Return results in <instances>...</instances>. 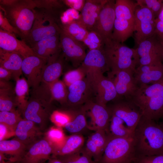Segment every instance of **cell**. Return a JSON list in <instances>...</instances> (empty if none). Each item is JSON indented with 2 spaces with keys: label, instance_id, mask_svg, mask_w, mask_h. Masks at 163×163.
Listing matches in <instances>:
<instances>
[{
  "label": "cell",
  "instance_id": "1",
  "mask_svg": "<svg viewBox=\"0 0 163 163\" xmlns=\"http://www.w3.org/2000/svg\"><path fill=\"white\" fill-rule=\"evenodd\" d=\"M133 138L138 157L163 154V124L142 116Z\"/></svg>",
  "mask_w": 163,
  "mask_h": 163
},
{
  "label": "cell",
  "instance_id": "2",
  "mask_svg": "<svg viewBox=\"0 0 163 163\" xmlns=\"http://www.w3.org/2000/svg\"><path fill=\"white\" fill-rule=\"evenodd\" d=\"M129 100L139 108L143 117L158 120L163 116V78L152 84L139 86Z\"/></svg>",
  "mask_w": 163,
  "mask_h": 163
},
{
  "label": "cell",
  "instance_id": "3",
  "mask_svg": "<svg viewBox=\"0 0 163 163\" xmlns=\"http://www.w3.org/2000/svg\"><path fill=\"white\" fill-rule=\"evenodd\" d=\"M52 101L48 88L40 85L33 89L32 95L21 113L23 118L34 122L44 131L54 111Z\"/></svg>",
  "mask_w": 163,
  "mask_h": 163
},
{
  "label": "cell",
  "instance_id": "4",
  "mask_svg": "<svg viewBox=\"0 0 163 163\" xmlns=\"http://www.w3.org/2000/svg\"><path fill=\"white\" fill-rule=\"evenodd\" d=\"M0 7L10 23L21 34L22 40H24L29 34L36 16L32 0H17L12 5Z\"/></svg>",
  "mask_w": 163,
  "mask_h": 163
},
{
  "label": "cell",
  "instance_id": "5",
  "mask_svg": "<svg viewBox=\"0 0 163 163\" xmlns=\"http://www.w3.org/2000/svg\"><path fill=\"white\" fill-rule=\"evenodd\" d=\"M136 3L130 0H116L115 18L112 39L123 43L134 33Z\"/></svg>",
  "mask_w": 163,
  "mask_h": 163
},
{
  "label": "cell",
  "instance_id": "6",
  "mask_svg": "<svg viewBox=\"0 0 163 163\" xmlns=\"http://www.w3.org/2000/svg\"><path fill=\"white\" fill-rule=\"evenodd\" d=\"M103 48L111 71L128 70L135 72L139 61L135 49L130 48L112 39L106 42Z\"/></svg>",
  "mask_w": 163,
  "mask_h": 163
},
{
  "label": "cell",
  "instance_id": "7",
  "mask_svg": "<svg viewBox=\"0 0 163 163\" xmlns=\"http://www.w3.org/2000/svg\"><path fill=\"white\" fill-rule=\"evenodd\" d=\"M137 158L133 137L110 136L102 156L97 163H133Z\"/></svg>",
  "mask_w": 163,
  "mask_h": 163
},
{
  "label": "cell",
  "instance_id": "8",
  "mask_svg": "<svg viewBox=\"0 0 163 163\" xmlns=\"http://www.w3.org/2000/svg\"><path fill=\"white\" fill-rule=\"evenodd\" d=\"M37 11L36 16L29 34L24 40L31 47L44 38L59 34L61 28L55 14L44 10Z\"/></svg>",
  "mask_w": 163,
  "mask_h": 163
},
{
  "label": "cell",
  "instance_id": "9",
  "mask_svg": "<svg viewBox=\"0 0 163 163\" xmlns=\"http://www.w3.org/2000/svg\"><path fill=\"white\" fill-rule=\"evenodd\" d=\"M135 49L139 58L138 66L162 62V43L155 34L140 43Z\"/></svg>",
  "mask_w": 163,
  "mask_h": 163
},
{
  "label": "cell",
  "instance_id": "10",
  "mask_svg": "<svg viewBox=\"0 0 163 163\" xmlns=\"http://www.w3.org/2000/svg\"><path fill=\"white\" fill-rule=\"evenodd\" d=\"M155 19L149 9L145 6L137 5L135 12L133 33L135 42L137 45L154 34Z\"/></svg>",
  "mask_w": 163,
  "mask_h": 163
},
{
  "label": "cell",
  "instance_id": "11",
  "mask_svg": "<svg viewBox=\"0 0 163 163\" xmlns=\"http://www.w3.org/2000/svg\"><path fill=\"white\" fill-rule=\"evenodd\" d=\"M109 108L111 115L120 118L126 129L133 136L142 116L139 108L131 101L126 99L116 103Z\"/></svg>",
  "mask_w": 163,
  "mask_h": 163
},
{
  "label": "cell",
  "instance_id": "12",
  "mask_svg": "<svg viewBox=\"0 0 163 163\" xmlns=\"http://www.w3.org/2000/svg\"><path fill=\"white\" fill-rule=\"evenodd\" d=\"M89 81L93 93L96 96V102L104 106L107 104L118 97L114 85L108 77L103 73L88 74Z\"/></svg>",
  "mask_w": 163,
  "mask_h": 163
},
{
  "label": "cell",
  "instance_id": "13",
  "mask_svg": "<svg viewBox=\"0 0 163 163\" xmlns=\"http://www.w3.org/2000/svg\"><path fill=\"white\" fill-rule=\"evenodd\" d=\"M59 39L63 57L70 61L74 66H79L86 55L84 44L73 38L61 28Z\"/></svg>",
  "mask_w": 163,
  "mask_h": 163
},
{
  "label": "cell",
  "instance_id": "14",
  "mask_svg": "<svg viewBox=\"0 0 163 163\" xmlns=\"http://www.w3.org/2000/svg\"><path fill=\"white\" fill-rule=\"evenodd\" d=\"M115 0H107L102 8L95 25L91 31L98 34L104 43L112 39L115 18Z\"/></svg>",
  "mask_w": 163,
  "mask_h": 163
},
{
  "label": "cell",
  "instance_id": "15",
  "mask_svg": "<svg viewBox=\"0 0 163 163\" xmlns=\"http://www.w3.org/2000/svg\"><path fill=\"white\" fill-rule=\"evenodd\" d=\"M134 72L124 70L108 73V78L113 82L118 97H124L130 100L136 91L138 86L134 77Z\"/></svg>",
  "mask_w": 163,
  "mask_h": 163
},
{
  "label": "cell",
  "instance_id": "16",
  "mask_svg": "<svg viewBox=\"0 0 163 163\" xmlns=\"http://www.w3.org/2000/svg\"><path fill=\"white\" fill-rule=\"evenodd\" d=\"M48 59L38 56H32L23 59L21 69L29 87L35 89L40 84L43 68Z\"/></svg>",
  "mask_w": 163,
  "mask_h": 163
},
{
  "label": "cell",
  "instance_id": "17",
  "mask_svg": "<svg viewBox=\"0 0 163 163\" xmlns=\"http://www.w3.org/2000/svg\"><path fill=\"white\" fill-rule=\"evenodd\" d=\"M82 107L85 114L90 117L93 125V129L103 130L109 134L111 114L108 108L91 100L87 101Z\"/></svg>",
  "mask_w": 163,
  "mask_h": 163
},
{
  "label": "cell",
  "instance_id": "18",
  "mask_svg": "<svg viewBox=\"0 0 163 163\" xmlns=\"http://www.w3.org/2000/svg\"><path fill=\"white\" fill-rule=\"evenodd\" d=\"M68 94L66 104L70 109L80 107L88 100L93 93L90 82L86 77L68 87Z\"/></svg>",
  "mask_w": 163,
  "mask_h": 163
},
{
  "label": "cell",
  "instance_id": "19",
  "mask_svg": "<svg viewBox=\"0 0 163 163\" xmlns=\"http://www.w3.org/2000/svg\"><path fill=\"white\" fill-rule=\"evenodd\" d=\"M53 149L48 140L44 137L28 147L22 158L21 163H42L50 158Z\"/></svg>",
  "mask_w": 163,
  "mask_h": 163
},
{
  "label": "cell",
  "instance_id": "20",
  "mask_svg": "<svg viewBox=\"0 0 163 163\" xmlns=\"http://www.w3.org/2000/svg\"><path fill=\"white\" fill-rule=\"evenodd\" d=\"M103 47L89 50L86 53L80 66L85 70L87 75L99 73L103 74L110 69Z\"/></svg>",
  "mask_w": 163,
  "mask_h": 163
},
{
  "label": "cell",
  "instance_id": "21",
  "mask_svg": "<svg viewBox=\"0 0 163 163\" xmlns=\"http://www.w3.org/2000/svg\"><path fill=\"white\" fill-rule=\"evenodd\" d=\"M45 133L34 122L23 118L15 130V137L28 147L42 138Z\"/></svg>",
  "mask_w": 163,
  "mask_h": 163
},
{
  "label": "cell",
  "instance_id": "22",
  "mask_svg": "<svg viewBox=\"0 0 163 163\" xmlns=\"http://www.w3.org/2000/svg\"><path fill=\"white\" fill-rule=\"evenodd\" d=\"M0 48L18 53L24 59L32 56H37L24 40H18L14 34L6 32L1 28Z\"/></svg>",
  "mask_w": 163,
  "mask_h": 163
},
{
  "label": "cell",
  "instance_id": "23",
  "mask_svg": "<svg viewBox=\"0 0 163 163\" xmlns=\"http://www.w3.org/2000/svg\"><path fill=\"white\" fill-rule=\"evenodd\" d=\"M134 76L138 86L156 83L163 78V64L139 66L135 70Z\"/></svg>",
  "mask_w": 163,
  "mask_h": 163
},
{
  "label": "cell",
  "instance_id": "24",
  "mask_svg": "<svg viewBox=\"0 0 163 163\" xmlns=\"http://www.w3.org/2000/svg\"><path fill=\"white\" fill-rule=\"evenodd\" d=\"M107 0H86L77 20L88 30H91Z\"/></svg>",
  "mask_w": 163,
  "mask_h": 163
},
{
  "label": "cell",
  "instance_id": "25",
  "mask_svg": "<svg viewBox=\"0 0 163 163\" xmlns=\"http://www.w3.org/2000/svg\"><path fill=\"white\" fill-rule=\"evenodd\" d=\"M59 34L41 40L30 47L37 56L48 60L59 55L62 51Z\"/></svg>",
  "mask_w": 163,
  "mask_h": 163
},
{
  "label": "cell",
  "instance_id": "26",
  "mask_svg": "<svg viewBox=\"0 0 163 163\" xmlns=\"http://www.w3.org/2000/svg\"><path fill=\"white\" fill-rule=\"evenodd\" d=\"M84 142V137L80 134H73L66 136L60 145L53 147L51 156H63L75 153L83 147Z\"/></svg>",
  "mask_w": 163,
  "mask_h": 163
},
{
  "label": "cell",
  "instance_id": "27",
  "mask_svg": "<svg viewBox=\"0 0 163 163\" xmlns=\"http://www.w3.org/2000/svg\"><path fill=\"white\" fill-rule=\"evenodd\" d=\"M24 58L19 54L0 48V66L11 72L16 81L22 73L21 66Z\"/></svg>",
  "mask_w": 163,
  "mask_h": 163
},
{
  "label": "cell",
  "instance_id": "28",
  "mask_svg": "<svg viewBox=\"0 0 163 163\" xmlns=\"http://www.w3.org/2000/svg\"><path fill=\"white\" fill-rule=\"evenodd\" d=\"M27 148L15 137L10 140L0 141V153L10 157L8 163L20 161L24 155Z\"/></svg>",
  "mask_w": 163,
  "mask_h": 163
},
{
  "label": "cell",
  "instance_id": "29",
  "mask_svg": "<svg viewBox=\"0 0 163 163\" xmlns=\"http://www.w3.org/2000/svg\"><path fill=\"white\" fill-rule=\"evenodd\" d=\"M59 57L48 60L43 70L41 84L48 86L59 79L62 72L63 64L62 57Z\"/></svg>",
  "mask_w": 163,
  "mask_h": 163
},
{
  "label": "cell",
  "instance_id": "30",
  "mask_svg": "<svg viewBox=\"0 0 163 163\" xmlns=\"http://www.w3.org/2000/svg\"><path fill=\"white\" fill-rule=\"evenodd\" d=\"M70 110L71 114V120L64 127L72 134H80L88 127L85 113L82 106Z\"/></svg>",
  "mask_w": 163,
  "mask_h": 163
},
{
  "label": "cell",
  "instance_id": "31",
  "mask_svg": "<svg viewBox=\"0 0 163 163\" xmlns=\"http://www.w3.org/2000/svg\"><path fill=\"white\" fill-rule=\"evenodd\" d=\"M29 86L26 79L24 77L16 81L14 91L18 110L21 113L26 106L28 99Z\"/></svg>",
  "mask_w": 163,
  "mask_h": 163
},
{
  "label": "cell",
  "instance_id": "32",
  "mask_svg": "<svg viewBox=\"0 0 163 163\" xmlns=\"http://www.w3.org/2000/svg\"><path fill=\"white\" fill-rule=\"evenodd\" d=\"M17 107L14 89H0V111H14Z\"/></svg>",
  "mask_w": 163,
  "mask_h": 163
},
{
  "label": "cell",
  "instance_id": "33",
  "mask_svg": "<svg viewBox=\"0 0 163 163\" xmlns=\"http://www.w3.org/2000/svg\"><path fill=\"white\" fill-rule=\"evenodd\" d=\"M60 27L77 40L82 42L88 31L77 20L69 23L59 24Z\"/></svg>",
  "mask_w": 163,
  "mask_h": 163
},
{
  "label": "cell",
  "instance_id": "34",
  "mask_svg": "<svg viewBox=\"0 0 163 163\" xmlns=\"http://www.w3.org/2000/svg\"><path fill=\"white\" fill-rule=\"evenodd\" d=\"M52 101L62 104H66L68 94V87L63 81L59 79L48 86Z\"/></svg>",
  "mask_w": 163,
  "mask_h": 163
},
{
  "label": "cell",
  "instance_id": "35",
  "mask_svg": "<svg viewBox=\"0 0 163 163\" xmlns=\"http://www.w3.org/2000/svg\"><path fill=\"white\" fill-rule=\"evenodd\" d=\"M56 157L63 163H97L88 154L84 147L75 153Z\"/></svg>",
  "mask_w": 163,
  "mask_h": 163
},
{
  "label": "cell",
  "instance_id": "36",
  "mask_svg": "<svg viewBox=\"0 0 163 163\" xmlns=\"http://www.w3.org/2000/svg\"><path fill=\"white\" fill-rule=\"evenodd\" d=\"M20 112L0 111V123H2L15 131L19 122L23 118Z\"/></svg>",
  "mask_w": 163,
  "mask_h": 163
},
{
  "label": "cell",
  "instance_id": "37",
  "mask_svg": "<svg viewBox=\"0 0 163 163\" xmlns=\"http://www.w3.org/2000/svg\"><path fill=\"white\" fill-rule=\"evenodd\" d=\"M44 137L48 140L52 147L58 146L62 143L66 138L61 127L53 126L44 133Z\"/></svg>",
  "mask_w": 163,
  "mask_h": 163
},
{
  "label": "cell",
  "instance_id": "38",
  "mask_svg": "<svg viewBox=\"0 0 163 163\" xmlns=\"http://www.w3.org/2000/svg\"><path fill=\"white\" fill-rule=\"evenodd\" d=\"M35 8L44 9L56 14L57 11L62 9L64 5L62 0H32Z\"/></svg>",
  "mask_w": 163,
  "mask_h": 163
},
{
  "label": "cell",
  "instance_id": "39",
  "mask_svg": "<svg viewBox=\"0 0 163 163\" xmlns=\"http://www.w3.org/2000/svg\"><path fill=\"white\" fill-rule=\"evenodd\" d=\"M89 138L94 143L102 155L105 147L110 139V135L105 131L97 129L92 133Z\"/></svg>",
  "mask_w": 163,
  "mask_h": 163
},
{
  "label": "cell",
  "instance_id": "40",
  "mask_svg": "<svg viewBox=\"0 0 163 163\" xmlns=\"http://www.w3.org/2000/svg\"><path fill=\"white\" fill-rule=\"evenodd\" d=\"M86 75L85 70L80 66L76 69L66 72L64 75L63 81L68 87L75 82L84 79Z\"/></svg>",
  "mask_w": 163,
  "mask_h": 163
},
{
  "label": "cell",
  "instance_id": "41",
  "mask_svg": "<svg viewBox=\"0 0 163 163\" xmlns=\"http://www.w3.org/2000/svg\"><path fill=\"white\" fill-rule=\"evenodd\" d=\"M71 114L70 109L66 110H54L51 114L50 120L60 127H64L71 120Z\"/></svg>",
  "mask_w": 163,
  "mask_h": 163
},
{
  "label": "cell",
  "instance_id": "42",
  "mask_svg": "<svg viewBox=\"0 0 163 163\" xmlns=\"http://www.w3.org/2000/svg\"><path fill=\"white\" fill-rule=\"evenodd\" d=\"M82 42L88 47L89 50L102 48L104 44L101 37L93 31H88Z\"/></svg>",
  "mask_w": 163,
  "mask_h": 163
},
{
  "label": "cell",
  "instance_id": "43",
  "mask_svg": "<svg viewBox=\"0 0 163 163\" xmlns=\"http://www.w3.org/2000/svg\"><path fill=\"white\" fill-rule=\"evenodd\" d=\"M137 5L145 6L149 9L153 13L156 19L163 9V0H137Z\"/></svg>",
  "mask_w": 163,
  "mask_h": 163
},
{
  "label": "cell",
  "instance_id": "44",
  "mask_svg": "<svg viewBox=\"0 0 163 163\" xmlns=\"http://www.w3.org/2000/svg\"><path fill=\"white\" fill-rule=\"evenodd\" d=\"M0 28L4 31L18 35L22 39V35L20 32L11 25L1 10L0 11Z\"/></svg>",
  "mask_w": 163,
  "mask_h": 163
},
{
  "label": "cell",
  "instance_id": "45",
  "mask_svg": "<svg viewBox=\"0 0 163 163\" xmlns=\"http://www.w3.org/2000/svg\"><path fill=\"white\" fill-rule=\"evenodd\" d=\"M84 148L94 161L97 163L101 159L102 155L95 144L89 138L88 139Z\"/></svg>",
  "mask_w": 163,
  "mask_h": 163
},
{
  "label": "cell",
  "instance_id": "46",
  "mask_svg": "<svg viewBox=\"0 0 163 163\" xmlns=\"http://www.w3.org/2000/svg\"><path fill=\"white\" fill-rule=\"evenodd\" d=\"M78 12L71 8L64 11L60 17L61 24H65L77 20L80 16Z\"/></svg>",
  "mask_w": 163,
  "mask_h": 163
},
{
  "label": "cell",
  "instance_id": "47",
  "mask_svg": "<svg viewBox=\"0 0 163 163\" xmlns=\"http://www.w3.org/2000/svg\"><path fill=\"white\" fill-rule=\"evenodd\" d=\"M135 163H163V154L138 157Z\"/></svg>",
  "mask_w": 163,
  "mask_h": 163
},
{
  "label": "cell",
  "instance_id": "48",
  "mask_svg": "<svg viewBox=\"0 0 163 163\" xmlns=\"http://www.w3.org/2000/svg\"><path fill=\"white\" fill-rule=\"evenodd\" d=\"M64 4L78 11H81L85 2V0H63Z\"/></svg>",
  "mask_w": 163,
  "mask_h": 163
},
{
  "label": "cell",
  "instance_id": "49",
  "mask_svg": "<svg viewBox=\"0 0 163 163\" xmlns=\"http://www.w3.org/2000/svg\"><path fill=\"white\" fill-rule=\"evenodd\" d=\"M15 136V131L5 124L0 123V141Z\"/></svg>",
  "mask_w": 163,
  "mask_h": 163
},
{
  "label": "cell",
  "instance_id": "50",
  "mask_svg": "<svg viewBox=\"0 0 163 163\" xmlns=\"http://www.w3.org/2000/svg\"><path fill=\"white\" fill-rule=\"evenodd\" d=\"M155 34L161 42L163 41V20L155 19Z\"/></svg>",
  "mask_w": 163,
  "mask_h": 163
},
{
  "label": "cell",
  "instance_id": "51",
  "mask_svg": "<svg viewBox=\"0 0 163 163\" xmlns=\"http://www.w3.org/2000/svg\"><path fill=\"white\" fill-rule=\"evenodd\" d=\"M13 75L12 73L8 70L0 66V80L9 81Z\"/></svg>",
  "mask_w": 163,
  "mask_h": 163
},
{
  "label": "cell",
  "instance_id": "52",
  "mask_svg": "<svg viewBox=\"0 0 163 163\" xmlns=\"http://www.w3.org/2000/svg\"><path fill=\"white\" fill-rule=\"evenodd\" d=\"M12 88V85L9 81L0 80V89H8Z\"/></svg>",
  "mask_w": 163,
  "mask_h": 163
},
{
  "label": "cell",
  "instance_id": "53",
  "mask_svg": "<svg viewBox=\"0 0 163 163\" xmlns=\"http://www.w3.org/2000/svg\"><path fill=\"white\" fill-rule=\"evenodd\" d=\"M17 0H0V6H8L14 4Z\"/></svg>",
  "mask_w": 163,
  "mask_h": 163
},
{
  "label": "cell",
  "instance_id": "54",
  "mask_svg": "<svg viewBox=\"0 0 163 163\" xmlns=\"http://www.w3.org/2000/svg\"><path fill=\"white\" fill-rule=\"evenodd\" d=\"M47 163H63L58 158L51 156Z\"/></svg>",
  "mask_w": 163,
  "mask_h": 163
},
{
  "label": "cell",
  "instance_id": "55",
  "mask_svg": "<svg viewBox=\"0 0 163 163\" xmlns=\"http://www.w3.org/2000/svg\"><path fill=\"white\" fill-rule=\"evenodd\" d=\"M7 160L5 155L0 153V163H7L5 161V160Z\"/></svg>",
  "mask_w": 163,
  "mask_h": 163
},
{
  "label": "cell",
  "instance_id": "56",
  "mask_svg": "<svg viewBox=\"0 0 163 163\" xmlns=\"http://www.w3.org/2000/svg\"><path fill=\"white\" fill-rule=\"evenodd\" d=\"M157 18L159 20H163V9Z\"/></svg>",
  "mask_w": 163,
  "mask_h": 163
},
{
  "label": "cell",
  "instance_id": "57",
  "mask_svg": "<svg viewBox=\"0 0 163 163\" xmlns=\"http://www.w3.org/2000/svg\"><path fill=\"white\" fill-rule=\"evenodd\" d=\"M7 163H21L20 162H19V161H17V162H12V163H8V162H7ZM45 163V162H43V163Z\"/></svg>",
  "mask_w": 163,
  "mask_h": 163
},
{
  "label": "cell",
  "instance_id": "58",
  "mask_svg": "<svg viewBox=\"0 0 163 163\" xmlns=\"http://www.w3.org/2000/svg\"><path fill=\"white\" fill-rule=\"evenodd\" d=\"M162 43L163 47V41L162 42ZM162 63H163V61H162Z\"/></svg>",
  "mask_w": 163,
  "mask_h": 163
},
{
  "label": "cell",
  "instance_id": "59",
  "mask_svg": "<svg viewBox=\"0 0 163 163\" xmlns=\"http://www.w3.org/2000/svg\"><path fill=\"white\" fill-rule=\"evenodd\" d=\"M135 161L133 163H135Z\"/></svg>",
  "mask_w": 163,
  "mask_h": 163
}]
</instances>
